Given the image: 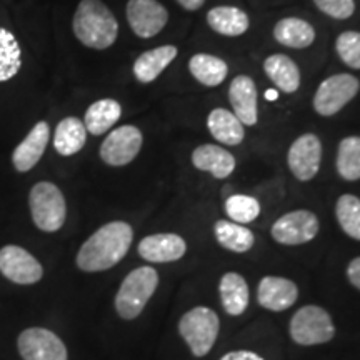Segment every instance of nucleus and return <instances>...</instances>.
<instances>
[{
    "mask_svg": "<svg viewBox=\"0 0 360 360\" xmlns=\"http://www.w3.org/2000/svg\"><path fill=\"white\" fill-rule=\"evenodd\" d=\"M134 231L127 222H110L94 232L77 254V267L84 272H102L115 267L132 245Z\"/></svg>",
    "mask_w": 360,
    "mask_h": 360,
    "instance_id": "f257e3e1",
    "label": "nucleus"
},
{
    "mask_svg": "<svg viewBox=\"0 0 360 360\" xmlns=\"http://www.w3.org/2000/svg\"><path fill=\"white\" fill-rule=\"evenodd\" d=\"M74 34L85 47L103 51L114 45L119 35V24L110 8L102 0H82L75 11Z\"/></svg>",
    "mask_w": 360,
    "mask_h": 360,
    "instance_id": "f03ea898",
    "label": "nucleus"
},
{
    "mask_svg": "<svg viewBox=\"0 0 360 360\" xmlns=\"http://www.w3.org/2000/svg\"><path fill=\"white\" fill-rule=\"evenodd\" d=\"M159 287V274L154 267H137L124 278L115 295V310L124 321H134L146 309Z\"/></svg>",
    "mask_w": 360,
    "mask_h": 360,
    "instance_id": "7ed1b4c3",
    "label": "nucleus"
},
{
    "mask_svg": "<svg viewBox=\"0 0 360 360\" xmlns=\"http://www.w3.org/2000/svg\"><path fill=\"white\" fill-rule=\"evenodd\" d=\"M219 330V315L212 309L202 305L184 314L179 322V334L195 357H205L212 350Z\"/></svg>",
    "mask_w": 360,
    "mask_h": 360,
    "instance_id": "20e7f679",
    "label": "nucleus"
},
{
    "mask_svg": "<svg viewBox=\"0 0 360 360\" xmlns=\"http://www.w3.org/2000/svg\"><path fill=\"white\" fill-rule=\"evenodd\" d=\"M34 224L44 232H57L65 222L67 204L64 193L52 182L35 184L29 195Z\"/></svg>",
    "mask_w": 360,
    "mask_h": 360,
    "instance_id": "39448f33",
    "label": "nucleus"
},
{
    "mask_svg": "<svg viewBox=\"0 0 360 360\" xmlns=\"http://www.w3.org/2000/svg\"><path fill=\"white\" fill-rule=\"evenodd\" d=\"M335 326L330 314L319 305H305L294 314L290 321V337L297 345L327 344L334 339Z\"/></svg>",
    "mask_w": 360,
    "mask_h": 360,
    "instance_id": "423d86ee",
    "label": "nucleus"
},
{
    "mask_svg": "<svg viewBox=\"0 0 360 360\" xmlns=\"http://www.w3.org/2000/svg\"><path fill=\"white\" fill-rule=\"evenodd\" d=\"M360 82L350 74H337L319 85L314 97V109L319 115L332 117L357 96Z\"/></svg>",
    "mask_w": 360,
    "mask_h": 360,
    "instance_id": "0eeeda50",
    "label": "nucleus"
},
{
    "mask_svg": "<svg viewBox=\"0 0 360 360\" xmlns=\"http://www.w3.org/2000/svg\"><path fill=\"white\" fill-rule=\"evenodd\" d=\"M319 224L317 215L310 210H292L283 214L272 225V238L282 245H302L317 237Z\"/></svg>",
    "mask_w": 360,
    "mask_h": 360,
    "instance_id": "6e6552de",
    "label": "nucleus"
},
{
    "mask_svg": "<svg viewBox=\"0 0 360 360\" xmlns=\"http://www.w3.org/2000/svg\"><path fill=\"white\" fill-rule=\"evenodd\" d=\"M142 132L134 125L112 130L101 146V159L112 167H124L139 155L142 148Z\"/></svg>",
    "mask_w": 360,
    "mask_h": 360,
    "instance_id": "1a4fd4ad",
    "label": "nucleus"
},
{
    "mask_svg": "<svg viewBox=\"0 0 360 360\" xmlns=\"http://www.w3.org/2000/svg\"><path fill=\"white\" fill-rule=\"evenodd\" d=\"M19 354L24 360H67V347L47 328H27L17 340Z\"/></svg>",
    "mask_w": 360,
    "mask_h": 360,
    "instance_id": "9d476101",
    "label": "nucleus"
},
{
    "mask_svg": "<svg viewBox=\"0 0 360 360\" xmlns=\"http://www.w3.org/2000/svg\"><path fill=\"white\" fill-rule=\"evenodd\" d=\"M322 160V142L317 135L304 134L294 141L289 154H287V164L292 175L300 182H309L317 175L321 169Z\"/></svg>",
    "mask_w": 360,
    "mask_h": 360,
    "instance_id": "9b49d317",
    "label": "nucleus"
},
{
    "mask_svg": "<svg viewBox=\"0 0 360 360\" xmlns=\"http://www.w3.org/2000/svg\"><path fill=\"white\" fill-rule=\"evenodd\" d=\"M0 272L11 282L20 285L39 282L44 276L39 260L19 245H6L0 249Z\"/></svg>",
    "mask_w": 360,
    "mask_h": 360,
    "instance_id": "f8f14e48",
    "label": "nucleus"
},
{
    "mask_svg": "<svg viewBox=\"0 0 360 360\" xmlns=\"http://www.w3.org/2000/svg\"><path fill=\"white\" fill-rule=\"evenodd\" d=\"M127 20L137 37L150 39L167 24L169 12L157 0H129Z\"/></svg>",
    "mask_w": 360,
    "mask_h": 360,
    "instance_id": "ddd939ff",
    "label": "nucleus"
},
{
    "mask_svg": "<svg viewBox=\"0 0 360 360\" xmlns=\"http://www.w3.org/2000/svg\"><path fill=\"white\" fill-rule=\"evenodd\" d=\"M139 255L150 264L177 262L186 255L187 244L177 233H154L141 240Z\"/></svg>",
    "mask_w": 360,
    "mask_h": 360,
    "instance_id": "4468645a",
    "label": "nucleus"
},
{
    "mask_svg": "<svg viewBox=\"0 0 360 360\" xmlns=\"http://www.w3.org/2000/svg\"><path fill=\"white\" fill-rule=\"evenodd\" d=\"M299 299V289L290 278L267 276L259 283L257 300L259 305L272 312H283L290 309Z\"/></svg>",
    "mask_w": 360,
    "mask_h": 360,
    "instance_id": "2eb2a0df",
    "label": "nucleus"
},
{
    "mask_svg": "<svg viewBox=\"0 0 360 360\" xmlns=\"http://www.w3.org/2000/svg\"><path fill=\"white\" fill-rule=\"evenodd\" d=\"M229 101L233 114L244 125H255L259 120L257 87L247 75H237L229 87Z\"/></svg>",
    "mask_w": 360,
    "mask_h": 360,
    "instance_id": "dca6fc26",
    "label": "nucleus"
},
{
    "mask_svg": "<svg viewBox=\"0 0 360 360\" xmlns=\"http://www.w3.org/2000/svg\"><path fill=\"white\" fill-rule=\"evenodd\" d=\"M49 139H51V127H49V124H35L34 129L19 143V147L13 150V167L19 170V172H29L30 169H34L40 160V157L44 155Z\"/></svg>",
    "mask_w": 360,
    "mask_h": 360,
    "instance_id": "f3484780",
    "label": "nucleus"
},
{
    "mask_svg": "<svg viewBox=\"0 0 360 360\" xmlns=\"http://www.w3.org/2000/svg\"><path fill=\"white\" fill-rule=\"evenodd\" d=\"M192 164L202 172H209L215 179H227L236 169V157L224 147L204 143L192 152Z\"/></svg>",
    "mask_w": 360,
    "mask_h": 360,
    "instance_id": "a211bd4d",
    "label": "nucleus"
},
{
    "mask_svg": "<svg viewBox=\"0 0 360 360\" xmlns=\"http://www.w3.org/2000/svg\"><path fill=\"white\" fill-rule=\"evenodd\" d=\"M177 47L174 45H162L143 52L134 64V75L139 82L150 84L170 65V62L177 57Z\"/></svg>",
    "mask_w": 360,
    "mask_h": 360,
    "instance_id": "6ab92c4d",
    "label": "nucleus"
},
{
    "mask_svg": "<svg viewBox=\"0 0 360 360\" xmlns=\"http://www.w3.org/2000/svg\"><path fill=\"white\" fill-rule=\"evenodd\" d=\"M220 302L225 312L238 317L249 307V285L240 274L227 272L219 283Z\"/></svg>",
    "mask_w": 360,
    "mask_h": 360,
    "instance_id": "aec40b11",
    "label": "nucleus"
},
{
    "mask_svg": "<svg viewBox=\"0 0 360 360\" xmlns=\"http://www.w3.org/2000/svg\"><path fill=\"white\" fill-rule=\"evenodd\" d=\"M207 127L215 141L224 146H238L244 141V124L227 109H214L207 119Z\"/></svg>",
    "mask_w": 360,
    "mask_h": 360,
    "instance_id": "412c9836",
    "label": "nucleus"
},
{
    "mask_svg": "<svg viewBox=\"0 0 360 360\" xmlns=\"http://www.w3.org/2000/svg\"><path fill=\"white\" fill-rule=\"evenodd\" d=\"M207 22L214 32L225 37H238L249 30V17L237 7L220 6L210 8L207 13Z\"/></svg>",
    "mask_w": 360,
    "mask_h": 360,
    "instance_id": "4be33fe9",
    "label": "nucleus"
},
{
    "mask_svg": "<svg viewBox=\"0 0 360 360\" xmlns=\"http://www.w3.org/2000/svg\"><path fill=\"white\" fill-rule=\"evenodd\" d=\"M264 70L267 77L277 85L282 92L292 94L300 87V70L290 57L276 53L265 58Z\"/></svg>",
    "mask_w": 360,
    "mask_h": 360,
    "instance_id": "5701e85b",
    "label": "nucleus"
},
{
    "mask_svg": "<svg viewBox=\"0 0 360 360\" xmlns=\"http://www.w3.org/2000/svg\"><path fill=\"white\" fill-rule=\"evenodd\" d=\"M87 141V129L77 117H67L57 125L53 147L60 155L69 157L80 152Z\"/></svg>",
    "mask_w": 360,
    "mask_h": 360,
    "instance_id": "b1692460",
    "label": "nucleus"
},
{
    "mask_svg": "<svg viewBox=\"0 0 360 360\" xmlns=\"http://www.w3.org/2000/svg\"><path fill=\"white\" fill-rule=\"evenodd\" d=\"M274 37L285 47L307 49L314 44L315 30L309 22L297 17H287L274 27Z\"/></svg>",
    "mask_w": 360,
    "mask_h": 360,
    "instance_id": "393cba45",
    "label": "nucleus"
},
{
    "mask_svg": "<svg viewBox=\"0 0 360 360\" xmlns=\"http://www.w3.org/2000/svg\"><path fill=\"white\" fill-rule=\"evenodd\" d=\"M122 115V107L114 98H102L94 102L85 112L84 125L92 135H102L110 130Z\"/></svg>",
    "mask_w": 360,
    "mask_h": 360,
    "instance_id": "a878e982",
    "label": "nucleus"
},
{
    "mask_svg": "<svg viewBox=\"0 0 360 360\" xmlns=\"http://www.w3.org/2000/svg\"><path fill=\"white\" fill-rule=\"evenodd\" d=\"M214 233L219 244L233 254L249 252L255 242L250 229L244 227L242 224L232 222V220H217L214 225Z\"/></svg>",
    "mask_w": 360,
    "mask_h": 360,
    "instance_id": "bb28decb",
    "label": "nucleus"
},
{
    "mask_svg": "<svg viewBox=\"0 0 360 360\" xmlns=\"http://www.w3.org/2000/svg\"><path fill=\"white\" fill-rule=\"evenodd\" d=\"M188 70L197 82L205 87H217L225 80L229 74V67L222 58L209 56V53H197L188 62Z\"/></svg>",
    "mask_w": 360,
    "mask_h": 360,
    "instance_id": "cd10ccee",
    "label": "nucleus"
},
{
    "mask_svg": "<svg viewBox=\"0 0 360 360\" xmlns=\"http://www.w3.org/2000/svg\"><path fill=\"white\" fill-rule=\"evenodd\" d=\"M22 51L11 30L0 27V82H7L19 74Z\"/></svg>",
    "mask_w": 360,
    "mask_h": 360,
    "instance_id": "c85d7f7f",
    "label": "nucleus"
},
{
    "mask_svg": "<svg viewBox=\"0 0 360 360\" xmlns=\"http://www.w3.org/2000/svg\"><path fill=\"white\" fill-rule=\"evenodd\" d=\"M337 172L344 180L354 182L360 179V137H345L337 150Z\"/></svg>",
    "mask_w": 360,
    "mask_h": 360,
    "instance_id": "c756f323",
    "label": "nucleus"
},
{
    "mask_svg": "<svg viewBox=\"0 0 360 360\" xmlns=\"http://www.w3.org/2000/svg\"><path fill=\"white\" fill-rule=\"evenodd\" d=\"M335 217L339 220L342 231L354 240H360V199L345 193L335 204Z\"/></svg>",
    "mask_w": 360,
    "mask_h": 360,
    "instance_id": "7c9ffc66",
    "label": "nucleus"
},
{
    "mask_svg": "<svg viewBox=\"0 0 360 360\" xmlns=\"http://www.w3.org/2000/svg\"><path fill=\"white\" fill-rule=\"evenodd\" d=\"M225 212L231 217L232 222L236 224H250L260 215V204L257 199L250 195H236L227 197L225 200Z\"/></svg>",
    "mask_w": 360,
    "mask_h": 360,
    "instance_id": "2f4dec72",
    "label": "nucleus"
},
{
    "mask_svg": "<svg viewBox=\"0 0 360 360\" xmlns=\"http://www.w3.org/2000/svg\"><path fill=\"white\" fill-rule=\"evenodd\" d=\"M340 60L350 69H360V32H344L339 35L335 44Z\"/></svg>",
    "mask_w": 360,
    "mask_h": 360,
    "instance_id": "473e14b6",
    "label": "nucleus"
},
{
    "mask_svg": "<svg viewBox=\"0 0 360 360\" xmlns=\"http://www.w3.org/2000/svg\"><path fill=\"white\" fill-rule=\"evenodd\" d=\"M321 12L337 20H345L355 12L354 0H314Z\"/></svg>",
    "mask_w": 360,
    "mask_h": 360,
    "instance_id": "72a5a7b5",
    "label": "nucleus"
},
{
    "mask_svg": "<svg viewBox=\"0 0 360 360\" xmlns=\"http://www.w3.org/2000/svg\"><path fill=\"white\" fill-rule=\"evenodd\" d=\"M349 282L352 283L355 289L360 290V257H355L347 267Z\"/></svg>",
    "mask_w": 360,
    "mask_h": 360,
    "instance_id": "f704fd0d",
    "label": "nucleus"
},
{
    "mask_svg": "<svg viewBox=\"0 0 360 360\" xmlns=\"http://www.w3.org/2000/svg\"><path fill=\"white\" fill-rule=\"evenodd\" d=\"M220 360H264L260 355L250 350H233V352L225 354Z\"/></svg>",
    "mask_w": 360,
    "mask_h": 360,
    "instance_id": "c9c22d12",
    "label": "nucleus"
},
{
    "mask_svg": "<svg viewBox=\"0 0 360 360\" xmlns=\"http://www.w3.org/2000/svg\"><path fill=\"white\" fill-rule=\"evenodd\" d=\"M177 2L186 8V11L193 12V11H199V8L205 4V0H177Z\"/></svg>",
    "mask_w": 360,
    "mask_h": 360,
    "instance_id": "e433bc0d",
    "label": "nucleus"
},
{
    "mask_svg": "<svg viewBox=\"0 0 360 360\" xmlns=\"http://www.w3.org/2000/svg\"><path fill=\"white\" fill-rule=\"evenodd\" d=\"M265 98H267V101H276V98H277V92H276V90L269 89L267 92H265Z\"/></svg>",
    "mask_w": 360,
    "mask_h": 360,
    "instance_id": "4c0bfd02",
    "label": "nucleus"
}]
</instances>
